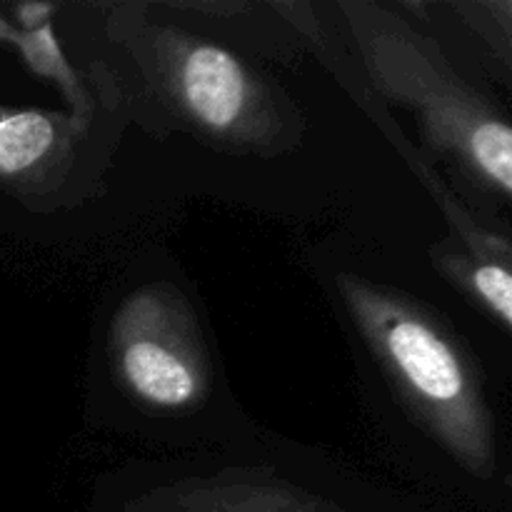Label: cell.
<instances>
[{"mask_svg":"<svg viewBox=\"0 0 512 512\" xmlns=\"http://www.w3.org/2000/svg\"><path fill=\"white\" fill-rule=\"evenodd\" d=\"M340 298L425 433L478 478L495 473V420L478 365L443 318L410 295L340 275Z\"/></svg>","mask_w":512,"mask_h":512,"instance_id":"obj_1","label":"cell"},{"mask_svg":"<svg viewBox=\"0 0 512 512\" xmlns=\"http://www.w3.org/2000/svg\"><path fill=\"white\" fill-rule=\"evenodd\" d=\"M370 83L413 110L435 155L495 200L512 195V130L505 115L448 63L438 43L378 3H340Z\"/></svg>","mask_w":512,"mask_h":512,"instance_id":"obj_2","label":"cell"},{"mask_svg":"<svg viewBox=\"0 0 512 512\" xmlns=\"http://www.w3.org/2000/svg\"><path fill=\"white\" fill-rule=\"evenodd\" d=\"M110 363L130 398L183 413L208 393V355L188 300L165 283L143 285L110 323Z\"/></svg>","mask_w":512,"mask_h":512,"instance_id":"obj_3","label":"cell"},{"mask_svg":"<svg viewBox=\"0 0 512 512\" xmlns=\"http://www.w3.org/2000/svg\"><path fill=\"white\" fill-rule=\"evenodd\" d=\"M145 48L165 98L200 133L238 145L273 143L278 110L238 55L178 28H153Z\"/></svg>","mask_w":512,"mask_h":512,"instance_id":"obj_4","label":"cell"},{"mask_svg":"<svg viewBox=\"0 0 512 512\" xmlns=\"http://www.w3.org/2000/svg\"><path fill=\"white\" fill-rule=\"evenodd\" d=\"M130 512H345L340 505L278 478L220 473L165 485L140 498Z\"/></svg>","mask_w":512,"mask_h":512,"instance_id":"obj_5","label":"cell"},{"mask_svg":"<svg viewBox=\"0 0 512 512\" xmlns=\"http://www.w3.org/2000/svg\"><path fill=\"white\" fill-rule=\"evenodd\" d=\"M433 258L450 283L458 285L470 300L480 305L495 323L510 330L512 325V273L510 260L475 258L453 245L433 250Z\"/></svg>","mask_w":512,"mask_h":512,"instance_id":"obj_6","label":"cell"},{"mask_svg":"<svg viewBox=\"0 0 512 512\" xmlns=\"http://www.w3.org/2000/svg\"><path fill=\"white\" fill-rule=\"evenodd\" d=\"M63 115L43 110H20L0 118V178H18L38 168L55 150Z\"/></svg>","mask_w":512,"mask_h":512,"instance_id":"obj_7","label":"cell"},{"mask_svg":"<svg viewBox=\"0 0 512 512\" xmlns=\"http://www.w3.org/2000/svg\"><path fill=\"white\" fill-rule=\"evenodd\" d=\"M0 38L10 40V43L18 45L20 55H23V60L30 65V70H33V73L45 75V78H53L55 83L65 90V95L70 98V103H73V100L78 103V98H80L78 80H75L73 70L65 65V58L60 55L50 23H45L43 28H38V30H25V33L10 30L8 25L0 23ZM78 108H80V103H78Z\"/></svg>","mask_w":512,"mask_h":512,"instance_id":"obj_8","label":"cell"},{"mask_svg":"<svg viewBox=\"0 0 512 512\" xmlns=\"http://www.w3.org/2000/svg\"><path fill=\"white\" fill-rule=\"evenodd\" d=\"M508 0L503 3H455V10L468 18L470 28H475L478 33H483V38L488 40L490 48L498 50L503 63H510V10H505L498 18L500 10L505 8Z\"/></svg>","mask_w":512,"mask_h":512,"instance_id":"obj_9","label":"cell"},{"mask_svg":"<svg viewBox=\"0 0 512 512\" xmlns=\"http://www.w3.org/2000/svg\"><path fill=\"white\" fill-rule=\"evenodd\" d=\"M18 20L25 25V30H38L45 23H50V15L55 13V5L50 3H23L15 5Z\"/></svg>","mask_w":512,"mask_h":512,"instance_id":"obj_10","label":"cell"}]
</instances>
